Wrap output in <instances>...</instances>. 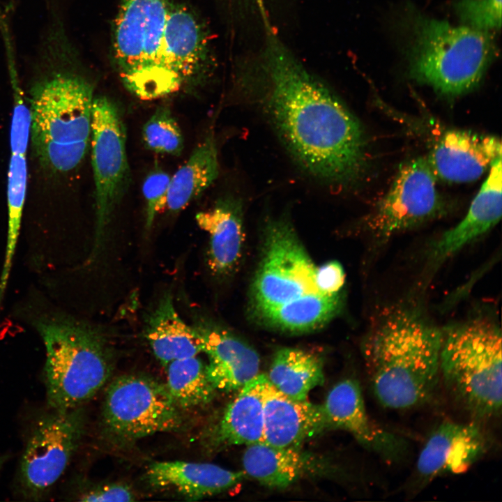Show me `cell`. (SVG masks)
Instances as JSON below:
<instances>
[{"label": "cell", "mask_w": 502, "mask_h": 502, "mask_svg": "<svg viewBox=\"0 0 502 502\" xmlns=\"http://www.w3.org/2000/svg\"><path fill=\"white\" fill-rule=\"evenodd\" d=\"M265 240L262 260L253 285L259 311L305 294H323L315 283L317 267L288 221L278 219L269 222Z\"/></svg>", "instance_id": "obj_12"}, {"label": "cell", "mask_w": 502, "mask_h": 502, "mask_svg": "<svg viewBox=\"0 0 502 502\" xmlns=\"http://www.w3.org/2000/svg\"><path fill=\"white\" fill-rule=\"evenodd\" d=\"M426 158L404 164L386 195L367 215L365 227L376 242L444 215L448 206Z\"/></svg>", "instance_id": "obj_11"}, {"label": "cell", "mask_w": 502, "mask_h": 502, "mask_svg": "<svg viewBox=\"0 0 502 502\" xmlns=\"http://www.w3.org/2000/svg\"><path fill=\"white\" fill-rule=\"evenodd\" d=\"M266 377L279 391L299 400H307L310 392L324 382L320 359L293 348L282 349L275 353Z\"/></svg>", "instance_id": "obj_26"}, {"label": "cell", "mask_w": 502, "mask_h": 502, "mask_svg": "<svg viewBox=\"0 0 502 502\" xmlns=\"http://www.w3.org/2000/svg\"><path fill=\"white\" fill-rule=\"evenodd\" d=\"M146 147L157 153L181 155L183 149L181 130L167 106L158 107L142 128Z\"/></svg>", "instance_id": "obj_30"}, {"label": "cell", "mask_w": 502, "mask_h": 502, "mask_svg": "<svg viewBox=\"0 0 502 502\" xmlns=\"http://www.w3.org/2000/svg\"><path fill=\"white\" fill-rule=\"evenodd\" d=\"M73 56L62 22L52 21L35 60L29 109L34 153L56 173L81 163L91 138L93 88L73 70Z\"/></svg>", "instance_id": "obj_2"}, {"label": "cell", "mask_w": 502, "mask_h": 502, "mask_svg": "<svg viewBox=\"0 0 502 502\" xmlns=\"http://www.w3.org/2000/svg\"><path fill=\"white\" fill-rule=\"evenodd\" d=\"M443 333L417 311L397 307L379 318L363 344L374 394L384 407L428 402L440 376Z\"/></svg>", "instance_id": "obj_3"}, {"label": "cell", "mask_w": 502, "mask_h": 502, "mask_svg": "<svg viewBox=\"0 0 502 502\" xmlns=\"http://www.w3.org/2000/svg\"><path fill=\"white\" fill-rule=\"evenodd\" d=\"M242 212L241 200L227 197L195 216L198 226L208 234V264L218 275L229 273L240 259L244 240Z\"/></svg>", "instance_id": "obj_22"}, {"label": "cell", "mask_w": 502, "mask_h": 502, "mask_svg": "<svg viewBox=\"0 0 502 502\" xmlns=\"http://www.w3.org/2000/svg\"><path fill=\"white\" fill-rule=\"evenodd\" d=\"M102 420L109 433L123 441L176 431L182 424L178 407L166 386L137 374L120 376L109 384Z\"/></svg>", "instance_id": "obj_10"}, {"label": "cell", "mask_w": 502, "mask_h": 502, "mask_svg": "<svg viewBox=\"0 0 502 502\" xmlns=\"http://www.w3.org/2000/svg\"><path fill=\"white\" fill-rule=\"evenodd\" d=\"M340 304V294H308L259 312L273 327L289 332H304L329 321Z\"/></svg>", "instance_id": "obj_27"}, {"label": "cell", "mask_w": 502, "mask_h": 502, "mask_svg": "<svg viewBox=\"0 0 502 502\" xmlns=\"http://www.w3.org/2000/svg\"><path fill=\"white\" fill-rule=\"evenodd\" d=\"M485 431L477 421L460 423L445 421L429 435L416 466L418 486L437 477L459 473L482 457L489 447Z\"/></svg>", "instance_id": "obj_14"}, {"label": "cell", "mask_w": 502, "mask_h": 502, "mask_svg": "<svg viewBox=\"0 0 502 502\" xmlns=\"http://www.w3.org/2000/svg\"><path fill=\"white\" fill-rule=\"evenodd\" d=\"M501 186L500 156L492 164L489 175L464 218L429 246L427 255L429 265L440 266L498 223L502 213Z\"/></svg>", "instance_id": "obj_19"}, {"label": "cell", "mask_w": 502, "mask_h": 502, "mask_svg": "<svg viewBox=\"0 0 502 502\" xmlns=\"http://www.w3.org/2000/svg\"><path fill=\"white\" fill-rule=\"evenodd\" d=\"M171 176L162 170L151 172L145 178L142 192L146 200V227L151 228L154 220L166 208Z\"/></svg>", "instance_id": "obj_33"}, {"label": "cell", "mask_w": 502, "mask_h": 502, "mask_svg": "<svg viewBox=\"0 0 502 502\" xmlns=\"http://www.w3.org/2000/svg\"><path fill=\"white\" fill-rule=\"evenodd\" d=\"M207 56L206 38L197 19L185 7L171 3L162 37L161 57L174 91L201 73Z\"/></svg>", "instance_id": "obj_18"}, {"label": "cell", "mask_w": 502, "mask_h": 502, "mask_svg": "<svg viewBox=\"0 0 502 502\" xmlns=\"http://www.w3.org/2000/svg\"><path fill=\"white\" fill-rule=\"evenodd\" d=\"M500 156L501 142L498 137L450 129L434 137L426 158L437 178L467 183L480 178Z\"/></svg>", "instance_id": "obj_15"}, {"label": "cell", "mask_w": 502, "mask_h": 502, "mask_svg": "<svg viewBox=\"0 0 502 502\" xmlns=\"http://www.w3.org/2000/svg\"><path fill=\"white\" fill-rule=\"evenodd\" d=\"M10 73L13 91V109L10 132V151L11 153H26L31 132L29 109L24 101L15 70Z\"/></svg>", "instance_id": "obj_32"}, {"label": "cell", "mask_w": 502, "mask_h": 502, "mask_svg": "<svg viewBox=\"0 0 502 502\" xmlns=\"http://www.w3.org/2000/svg\"><path fill=\"white\" fill-rule=\"evenodd\" d=\"M322 406L330 429L349 432L363 448L386 462L396 463L405 457L407 441L370 416L357 381L346 379L338 382Z\"/></svg>", "instance_id": "obj_13"}, {"label": "cell", "mask_w": 502, "mask_h": 502, "mask_svg": "<svg viewBox=\"0 0 502 502\" xmlns=\"http://www.w3.org/2000/svg\"><path fill=\"white\" fill-rule=\"evenodd\" d=\"M166 388L178 407L205 405L215 389L208 379L206 365L196 356L175 360L167 366Z\"/></svg>", "instance_id": "obj_28"}, {"label": "cell", "mask_w": 502, "mask_h": 502, "mask_svg": "<svg viewBox=\"0 0 502 502\" xmlns=\"http://www.w3.org/2000/svg\"><path fill=\"white\" fill-rule=\"evenodd\" d=\"M259 73L262 109L294 160L330 185L361 181L370 160L360 123L273 33L268 34Z\"/></svg>", "instance_id": "obj_1"}, {"label": "cell", "mask_w": 502, "mask_h": 502, "mask_svg": "<svg viewBox=\"0 0 502 502\" xmlns=\"http://www.w3.org/2000/svg\"><path fill=\"white\" fill-rule=\"evenodd\" d=\"M90 142L96 199L93 260L102 247L111 215L130 178L125 125L117 105L105 96L93 99Z\"/></svg>", "instance_id": "obj_9"}, {"label": "cell", "mask_w": 502, "mask_h": 502, "mask_svg": "<svg viewBox=\"0 0 502 502\" xmlns=\"http://www.w3.org/2000/svg\"><path fill=\"white\" fill-rule=\"evenodd\" d=\"M264 442L279 448H301L314 436L330 429L322 405L293 399L268 380L263 389Z\"/></svg>", "instance_id": "obj_16"}, {"label": "cell", "mask_w": 502, "mask_h": 502, "mask_svg": "<svg viewBox=\"0 0 502 502\" xmlns=\"http://www.w3.org/2000/svg\"><path fill=\"white\" fill-rule=\"evenodd\" d=\"M344 281L345 273L338 261H331L316 268V286L323 294H340Z\"/></svg>", "instance_id": "obj_35"}, {"label": "cell", "mask_w": 502, "mask_h": 502, "mask_svg": "<svg viewBox=\"0 0 502 502\" xmlns=\"http://www.w3.org/2000/svg\"><path fill=\"white\" fill-rule=\"evenodd\" d=\"M266 374H258L227 405L217 424L213 441L218 446L264 443L263 389Z\"/></svg>", "instance_id": "obj_23"}, {"label": "cell", "mask_w": 502, "mask_h": 502, "mask_svg": "<svg viewBox=\"0 0 502 502\" xmlns=\"http://www.w3.org/2000/svg\"><path fill=\"white\" fill-rule=\"evenodd\" d=\"M454 8L465 25L486 31L501 27V0H458Z\"/></svg>", "instance_id": "obj_31"}, {"label": "cell", "mask_w": 502, "mask_h": 502, "mask_svg": "<svg viewBox=\"0 0 502 502\" xmlns=\"http://www.w3.org/2000/svg\"><path fill=\"white\" fill-rule=\"evenodd\" d=\"M242 464L245 476L276 489L303 479L335 474L337 471L324 457L301 448H279L265 443L247 446Z\"/></svg>", "instance_id": "obj_17"}, {"label": "cell", "mask_w": 502, "mask_h": 502, "mask_svg": "<svg viewBox=\"0 0 502 502\" xmlns=\"http://www.w3.org/2000/svg\"><path fill=\"white\" fill-rule=\"evenodd\" d=\"M49 409L34 423L20 462L18 487L29 500L40 499L59 480L84 434L81 406Z\"/></svg>", "instance_id": "obj_8"}, {"label": "cell", "mask_w": 502, "mask_h": 502, "mask_svg": "<svg viewBox=\"0 0 502 502\" xmlns=\"http://www.w3.org/2000/svg\"><path fill=\"white\" fill-rule=\"evenodd\" d=\"M409 77L446 96H459L480 83L496 56L489 31L454 26L413 8L400 20Z\"/></svg>", "instance_id": "obj_4"}, {"label": "cell", "mask_w": 502, "mask_h": 502, "mask_svg": "<svg viewBox=\"0 0 502 502\" xmlns=\"http://www.w3.org/2000/svg\"><path fill=\"white\" fill-rule=\"evenodd\" d=\"M170 4L168 0H120L113 38L114 58L123 84L142 99L174 92L161 57Z\"/></svg>", "instance_id": "obj_7"}, {"label": "cell", "mask_w": 502, "mask_h": 502, "mask_svg": "<svg viewBox=\"0 0 502 502\" xmlns=\"http://www.w3.org/2000/svg\"><path fill=\"white\" fill-rule=\"evenodd\" d=\"M82 501L128 502L135 500L133 491L126 485L110 483L87 488L77 495Z\"/></svg>", "instance_id": "obj_34"}, {"label": "cell", "mask_w": 502, "mask_h": 502, "mask_svg": "<svg viewBox=\"0 0 502 502\" xmlns=\"http://www.w3.org/2000/svg\"><path fill=\"white\" fill-rule=\"evenodd\" d=\"M45 347L44 381L48 408L80 407L105 385L112 358L100 330L73 318L54 316L36 323Z\"/></svg>", "instance_id": "obj_5"}, {"label": "cell", "mask_w": 502, "mask_h": 502, "mask_svg": "<svg viewBox=\"0 0 502 502\" xmlns=\"http://www.w3.org/2000/svg\"><path fill=\"white\" fill-rule=\"evenodd\" d=\"M440 373L452 398L475 421L500 414L501 332L477 318L442 331Z\"/></svg>", "instance_id": "obj_6"}, {"label": "cell", "mask_w": 502, "mask_h": 502, "mask_svg": "<svg viewBox=\"0 0 502 502\" xmlns=\"http://www.w3.org/2000/svg\"><path fill=\"white\" fill-rule=\"evenodd\" d=\"M195 328L202 352L208 358L206 373L215 390H240L259 374V357L250 345L218 328L199 325Z\"/></svg>", "instance_id": "obj_20"}, {"label": "cell", "mask_w": 502, "mask_h": 502, "mask_svg": "<svg viewBox=\"0 0 502 502\" xmlns=\"http://www.w3.org/2000/svg\"><path fill=\"white\" fill-rule=\"evenodd\" d=\"M245 474L210 463L181 460L151 464L145 478L153 487L172 489L191 501L220 494L239 485Z\"/></svg>", "instance_id": "obj_21"}, {"label": "cell", "mask_w": 502, "mask_h": 502, "mask_svg": "<svg viewBox=\"0 0 502 502\" xmlns=\"http://www.w3.org/2000/svg\"><path fill=\"white\" fill-rule=\"evenodd\" d=\"M28 180L26 153H11L7 181L8 230L0 294L6 289L20 235Z\"/></svg>", "instance_id": "obj_29"}, {"label": "cell", "mask_w": 502, "mask_h": 502, "mask_svg": "<svg viewBox=\"0 0 502 502\" xmlns=\"http://www.w3.org/2000/svg\"><path fill=\"white\" fill-rule=\"evenodd\" d=\"M218 174L217 144L214 133L211 131L171 177L166 208L173 213L182 211L200 197Z\"/></svg>", "instance_id": "obj_25"}, {"label": "cell", "mask_w": 502, "mask_h": 502, "mask_svg": "<svg viewBox=\"0 0 502 502\" xmlns=\"http://www.w3.org/2000/svg\"><path fill=\"white\" fill-rule=\"evenodd\" d=\"M145 337L154 356L165 367L175 360L202 352L197 329L181 318L169 294L160 298L147 317Z\"/></svg>", "instance_id": "obj_24"}]
</instances>
